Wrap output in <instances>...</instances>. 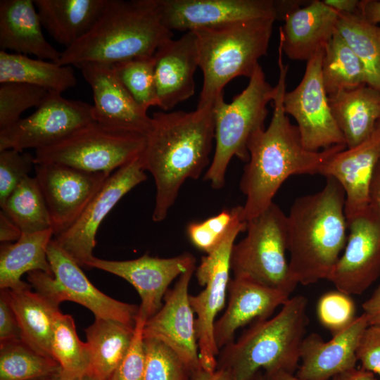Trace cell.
Returning a JSON list of instances; mask_svg holds the SVG:
<instances>
[{
	"instance_id": "1",
	"label": "cell",
	"mask_w": 380,
	"mask_h": 380,
	"mask_svg": "<svg viewBox=\"0 0 380 380\" xmlns=\"http://www.w3.org/2000/svg\"><path fill=\"white\" fill-rule=\"evenodd\" d=\"M278 51L279 74L272 119L266 129L256 130L248 139L249 159L239 182L240 190L246 196L241 213L244 222L264 212L290 176L319 174L333 155L347 148L345 144L336 145L316 152L305 148L297 126L291 123L284 110L288 66L284 64L281 48Z\"/></svg>"
},
{
	"instance_id": "2",
	"label": "cell",
	"mask_w": 380,
	"mask_h": 380,
	"mask_svg": "<svg viewBox=\"0 0 380 380\" xmlns=\"http://www.w3.org/2000/svg\"><path fill=\"white\" fill-rule=\"evenodd\" d=\"M141 155L152 175L155 205L152 220L162 222L188 179H197L210 163L215 140L214 104L191 112H156Z\"/></svg>"
},
{
	"instance_id": "3",
	"label": "cell",
	"mask_w": 380,
	"mask_h": 380,
	"mask_svg": "<svg viewBox=\"0 0 380 380\" xmlns=\"http://www.w3.org/2000/svg\"><path fill=\"white\" fill-rule=\"evenodd\" d=\"M326 178L320 191L296 198L287 215L289 265L297 284L327 280L346 243L345 193Z\"/></svg>"
},
{
	"instance_id": "4",
	"label": "cell",
	"mask_w": 380,
	"mask_h": 380,
	"mask_svg": "<svg viewBox=\"0 0 380 380\" xmlns=\"http://www.w3.org/2000/svg\"><path fill=\"white\" fill-rule=\"evenodd\" d=\"M173 32L162 23L158 0H108L89 32L65 49L56 63L115 64L152 56Z\"/></svg>"
},
{
	"instance_id": "5",
	"label": "cell",
	"mask_w": 380,
	"mask_h": 380,
	"mask_svg": "<svg viewBox=\"0 0 380 380\" xmlns=\"http://www.w3.org/2000/svg\"><path fill=\"white\" fill-rule=\"evenodd\" d=\"M307 305L306 297L297 295L274 317L254 322L236 341L220 350L216 369L226 371L230 380H251L260 371L294 374L308 324Z\"/></svg>"
},
{
	"instance_id": "6",
	"label": "cell",
	"mask_w": 380,
	"mask_h": 380,
	"mask_svg": "<svg viewBox=\"0 0 380 380\" xmlns=\"http://www.w3.org/2000/svg\"><path fill=\"white\" fill-rule=\"evenodd\" d=\"M275 20L250 19L193 31L203 76L197 107L213 105L233 79L253 75L267 53Z\"/></svg>"
},
{
	"instance_id": "7",
	"label": "cell",
	"mask_w": 380,
	"mask_h": 380,
	"mask_svg": "<svg viewBox=\"0 0 380 380\" xmlns=\"http://www.w3.org/2000/svg\"><path fill=\"white\" fill-rule=\"evenodd\" d=\"M276 87L266 80L259 65L249 78L246 87L227 103L224 95L214 103L215 151L203 179L214 189H221L225 184V175L233 157L248 162V139L254 132L265 128L267 106L272 101Z\"/></svg>"
},
{
	"instance_id": "8",
	"label": "cell",
	"mask_w": 380,
	"mask_h": 380,
	"mask_svg": "<svg viewBox=\"0 0 380 380\" xmlns=\"http://www.w3.org/2000/svg\"><path fill=\"white\" fill-rule=\"evenodd\" d=\"M246 235L234 243L231 270L247 279L291 295L296 286L291 277L287 251V215L275 203L247 222Z\"/></svg>"
},
{
	"instance_id": "9",
	"label": "cell",
	"mask_w": 380,
	"mask_h": 380,
	"mask_svg": "<svg viewBox=\"0 0 380 380\" xmlns=\"http://www.w3.org/2000/svg\"><path fill=\"white\" fill-rule=\"evenodd\" d=\"M146 136L93 121L63 140L35 150V164L55 163L111 175L143 153Z\"/></svg>"
},
{
	"instance_id": "10",
	"label": "cell",
	"mask_w": 380,
	"mask_h": 380,
	"mask_svg": "<svg viewBox=\"0 0 380 380\" xmlns=\"http://www.w3.org/2000/svg\"><path fill=\"white\" fill-rule=\"evenodd\" d=\"M47 258L53 275L42 271L27 273L31 287L59 308L64 300L79 303L91 310L95 318L114 319L134 326L139 311L135 305L117 300L96 289L80 266L52 239L47 248Z\"/></svg>"
},
{
	"instance_id": "11",
	"label": "cell",
	"mask_w": 380,
	"mask_h": 380,
	"mask_svg": "<svg viewBox=\"0 0 380 380\" xmlns=\"http://www.w3.org/2000/svg\"><path fill=\"white\" fill-rule=\"evenodd\" d=\"M247 222L239 219L221 243L203 256L196 268V277L201 286L199 293L190 295L189 301L194 314L199 359L201 368L214 372L220 350L214 337L217 315L224 307L230 281V260L234 241L239 233L245 232Z\"/></svg>"
},
{
	"instance_id": "12",
	"label": "cell",
	"mask_w": 380,
	"mask_h": 380,
	"mask_svg": "<svg viewBox=\"0 0 380 380\" xmlns=\"http://www.w3.org/2000/svg\"><path fill=\"white\" fill-rule=\"evenodd\" d=\"M324 49L318 50L307 61L300 83L292 91H286L284 96L285 112L296 121L303 146L314 152L336 145H346L332 114L323 83Z\"/></svg>"
},
{
	"instance_id": "13",
	"label": "cell",
	"mask_w": 380,
	"mask_h": 380,
	"mask_svg": "<svg viewBox=\"0 0 380 380\" xmlns=\"http://www.w3.org/2000/svg\"><path fill=\"white\" fill-rule=\"evenodd\" d=\"M93 121L92 105L49 92L32 114L0 129V151L48 147Z\"/></svg>"
},
{
	"instance_id": "14",
	"label": "cell",
	"mask_w": 380,
	"mask_h": 380,
	"mask_svg": "<svg viewBox=\"0 0 380 380\" xmlns=\"http://www.w3.org/2000/svg\"><path fill=\"white\" fill-rule=\"evenodd\" d=\"M34 169L54 236L68 230L79 219L110 175L55 163L36 164Z\"/></svg>"
},
{
	"instance_id": "15",
	"label": "cell",
	"mask_w": 380,
	"mask_h": 380,
	"mask_svg": "<svg viewBox=\"0 0 380 380\" xmlns=\"http://www.w3.org/2000/svg\"><path fill=\"white\" fill-rule=\"evenodd\" d=\"M147 178L141 156L113 172L79 219L54 240L80 266L87 267L94 257L97 230L117 203Z\"/></svg>"
},
{
	"instance_id": "16",
	"label": "cell",
	"mask_w": 380,
	"mask_h": 380,
	"mask_svg": "<svg viewBox=\"0 0 380 380\" xmlns=\"http://www.w3.org/2000/svg\"><path fill=\"white\" fill-rule=\"evenodd\" d=\"M347 223L343 252L327 280L340 291L360 295L380 276V219L369 205Z\"/></svg>"
},
{
	"instance_id": "17",
	"label": "cell",
	"mask_w": 380,
	"mask_h": 380,
	"mask_svg": "<svg viewBox=\"0 0 380 380\" xmlns=\"http://www.w3.org/2000/svg\"><path fill=\"white\" fill-rule=\"evenodd\" d=\"M196 267L179 277L166 292L160 309L146 320L144 338L158 339L170 348L193 376L201 366L194 312L189 301V287Z\"/></svg>"
},
{
	"instance_id": "18",
	"label": "cell",
	"mask_w": 380,
	"mask_h": 380,
	"mask_svg": "<svg viewBox=\"0 0 380 380\" xmlns=\"http://www.w3.org/2000/svg\"><path fill=\"white\" fill-rule=\"evenodd\" d=\"M195 267L196 258L189 253L171 258L153 257L146 253L123 261L94 257L88 264V268L108 272L130 283L141 298L139 313L146 319L160 309L172 281Z\"/></svg>"
},
{
	"instance_id": "19",
	"label": "cell",
	"mask_w": 380,
	"mask_h": 380,
	"mask_svg": "<svg viewBox=\"0 0 380 380\" xmlns=\"http://www.w3.org/2000/svg\"><path fill=\"white\" fill-rule=\"evenodd\" d=\"M160 19L169 30L201 28L255 18L279 19L274 0H158Z\"/></svg>"
},
{
	"instance_id": "20",
	"label": "cell",
	"mask_w": 380,
	"mask_h": 380,
	"mask_svg": "<svg viewBox=\"0 0 380 380\" xmlns=\"http://www.w3.org/2000/svg\"><path fill=\"white\" fill-rule=\"evenodd\" d=\"M76 67L92 90L96 122L146 137L151 129L152 118L120 82L112 64L87 63Z\"/></svg>"
},
{
	"instance_id": "21",
	"label": "cell",
	"mask_w": 380,
	"mask_h": 380,
	"mask_svg": "<svg viewBox=\"0 0 380 380\" xmlns=\"http://www.w3.org/2000/svg\"><path fill=\"white\" fill-rule=\"evenodd\" d=\"M380 161V122L361 144L333 155L319 175L335 179L345 193L347 222L369 208V190L375 168Z\"/></svg>"
},
{
	"instance_id": "22",
	"label": "cell",
	"mask_w": 380,
	"mask_h": 380,
	"mask_svg": "<svg viewBox=\"0 0 380 380\" xmlns=\"http://www.w3.org/2000/svg\"><path fill=\"white\" fill-rule=\"evenodd\" d=\"M158 106L168 111L195 92L198 64L197 39L193 31L163 43L153 54Z\"/></svg>"
},
{
	"instance_id": "23",
	"label": "cell",
	"mask_w": 380,
	"mask_h": 380,
	"mask_svg": "<svg viewBox=\"0 0 380 380\" xmlns=\"http://www.w3.org/2000/svg\"><path fill=\"white\" fill-rule=\"evenodd\" d=\"M368 326L367 317L362 313L328 341L316 333L305 336L296 376L303 380H331L355 368L358 342Z\"/></svg>"
},
{
	"instance_id": "24",
	"label": "cell",
	"mask_w": 380,
	"mask_h": 380,
	"mask_svg": "<svg viewBox=\"0 0 380 380\" xmlns=\"http://www.w3.org/2000/svg\"><path fill=\"white\" fill-rule=\"evenodd\" d=\"M227 292V308L214 327L215 341L219 350L234 341L238 329L253 321L270 318L291 296L281 290L234 277L230 279Z\"/></svg>"
},
{
	"instance_id": "25",
	"label": "cell",
	"mask_w": 380,
	"mask_h": 380,
	"mask_svg": "<svg viewBox=\"0 0 380 380\" xmlns=\"http://www.w3.org/2000/svg\"><path fill=\"white\" fill-rule=\"evenodd\" d=\"M339 13L323 1H310L286 12L279 29V45L291 60L308 61L324 48L336 31Z\"/></svg>"
},
{
	"instance_id": "26",
	"label": "cell",
	"mask_w": 380,
	"mask_h": 380,
	"mask_svg": "<svg viewBox=\"0 0 380 380\" xmlns=\"http://www.w3.org/2000/svg\"><path fill=\"white\" fill-rule=\"evenodd\" d=\"M0 49L56 63L61 53L45 39L32 0L0 1Z\"/></svg>"
},
{
	"instance_id": "27",
	"label": "cell",
	"mask_w": 380,
	"mask_h": 380,
	"mask_svg": "<svg viewBox=\"0 0 380 380\" xmlns=\"http://www.w3.org/2000/svg\"><path fill=\"white\" fill-rule=\"evenodd\" d=\"M108 0H34L42 27L68 49L94 25Z\"/></svg>"
},
{
	"instance_id": "28",
	"label": "cell",
	"mask_w": 380,
	"mask_h": 380,
	"mask_svg": "<svg viewBox=\"0 0 380 380\" xmlns=\"http://www.w3.org/2000/svg\"><path fill=\"white\" fill-rule=\"evenodd\" d=\"M329 101L348 148L367 139L380 120V89L367 84L330 95Z\"/></svg>"
},
{
	"instance_id": "29",
	"label": "cell",
	"mask_w": 380,
	"mask_h": 380,
	"mask_svg": "<svg viewBox=\"0 0 380 380\" xmlns=\"http://www.w3.org/2000/svg\"><path fill=\"white\" fill-rule=\"evenodd\" d=\"M52 230L23 233L14 243H1L0 248V289L18 291L32 288L21 279L25 273L42 271L53 275L47 248Z\"/></svg>"
},
{
	"instance_id": "30",
	"label": "cell",
	"mask_w": 380,
	"mask_h": 380,
	"mask_svg": "<svg viewBox=\"0 0 380 380\" xmlns=\"http://www.w3.org/2000/svg\"><path fill=\"white\" fill-rule=\"evenodd\" d=\"M134 327L114 319L95 318L85 329L91 374L99 380H110L129 348Z\"/></svg>"
},
{
	"instance_id": "31",
	"label": "cell",
	"mask_w": 380,
	"mask_h": 380,
	"mask_svg": "<svg viewBox=\"0 0 380 380\" xmlns=\"http://www.w3.org/2000/svg\"><path fill=\"white\" fill-rule=\"evenodd\" d=\"M31 289L6 290L20 326L22 341L37 353L52 358L53 324L60 310Z\"/></svg>"
},
{
	"instance_id": "32",
	"label": "cell",
	"mask_w": 380,
	"mask_h": 380,
	"mask_svg": "<svg viewBox=\"0 0 380 380\" xmlns=\"http://www.w3.org/2000/svg\"><path fill=\"white\" fill-rule=\"evenodd\" d=\"M20 82L61 94L77 84L71 65L0 51V84Z\"/></svg>"
},
{
	"instance_id": "33",
	"label": "cell",
	"mask_w": 380,
	"mask_h": 380,
	"mask_svg": "<svg viewBox=\"0 0 380 380\" xmlns=\"http://www.w3.org/2000/svg\"><path fill=\"white\" fill-rule=\"evenodd\" d=\"M336 31L362 62L367 84L380 89V26L360 13H339Z\"/></svg>"
},
{
	"instance_id": "34",
	"label": "cell",
	"mask_w": 380,
	"mask_h": 380,
	"mask_svg": "<svg viewBox=\"0 0 380 380\" xmlns=\"http://www.w3.org/2000/svg\"><path fill=\"white\" fill-rule=\"evenodd\" d=\"M322 75L328 96L367 84L362 62L337 31L324 46Z\"/></svg>"
},
{
	"instance_id": "35",
	"label": "cell",
	"mask_w": 380,
	"mask_h": 380,
	"mask_svg": "<svg viewBox=\"0 0 380 380\" xmlns=\"http://www.w3.org/2000/svg\"><path fill=\"white\" fill-rule=\"evenodd\" d=\"M1 208L22 233L51 229L48 208L35 177H25Z\"/></svg>"
},
{
	"instance_id": "36",
	"label": "cell",
	"mask_w": 380,
	"mask_h": 380,
	"mask_svg": "<svg viewBox=\"0 0 380 380\" xmlns=\"http://www.w3.org/2000/svg\"><path fill=\"white\" fill-rule=\"evenodd\" d=\"M61 367L23 341L0 343V380H34L56 374Z\"/></svg>"
},
{
	"instance_id": "37",
	"label": "cell",
	"mask_w": 380,
	"mask_h": 380,
	"mask_svg": "<svg viewBox=\"0 0 380 380\" xmlns=\"http://www.w3.org/2000/svg\"><path fill=\"white\" fill-rule=\"evenodd\" d=\"M51 353L65 372L79 374L89 370V346L80 340L73 318L61 311L56 313L54 319Z\"/></svg>"
},
{
	"instance_id": "38",
	"label": "cell",
	"mask_w": 380,
	"mask_h": 380,
	"mask_svg": "<svg viewBox=\"0 0 380 380\" xmlns=\"http://www.w3.org/2000/svg\"><path fill=\"white\" fill-rule=\"evenodd\" d=\"M112 65L115 75L139 106L146 110L151 106H158L153 56Z\"/></svg>"
},
{
	"instance_id": "39",
	"label": "cell",
	"mask_w": 380,
	"mask_h": 380,
	"mask_svg": "<svg viewBox=\"0 0 380 380\" xmlns=\"http://www.w3.org/2000/svg\"><path fill=\"white\" fill-rule=\"evenodd\" d=\"M50 91L29 84L6 82L0 85V129L6 128L21 119L26 110L38 108Z\"/></svg>"
},
{
	"instance_id": "40",
	"label": "cell",
	"mask_w": 380,
	"mask_h": 380,
	"mask_svg": "<svg viewBox=\"0 0 380 380\" xmlns=\"http://www.w3.org/2000/svg\"><path fill=\"white\" fill-rule=\"evenodd\" d=\"M146 355L144 380H187L191 372L179 357L162 341L144 338Z\"/></svg>"
},
{
	"instance_id": "41",
	"label": "cell",
	"mask_w": 380,
	"mask_h": 380,
	"mask_svg": "<svg viewBox=\"0 0 380 380\" xmlns=\"http://www.w3.org/2000/svg\"><path fill=\"white\" fill-rule=\"evenodd\" d=\"M241 206L223 210L203 221L190 222L186 233L190 242L198 250L210 253L227 236L235 222L241 219Z\"/></svg>"
},
{
	"instance_id": "42",
	"label": "cell",
	"mask_w": 380,
	"mask_h": 380,
	"mask_svg": "<svg viewBox=\"0 0 380 380\" xmlns=\"http://www.w3.org/2000/svg\"><path fill=\"white\" fill-rule=\"evenodd\" d=\"M316 312L319 323L332 336L346 329L357 317L355 303L351 296L337 289L321 296Z\"/></svg>"
},
{
	"instance_id": "43",
	"label": "cell",
	"mask_w": 380,
	"mask_h": 380,
	"mask_svg": "<svg viewBox=\"0 0 380 380\" xmlns=\"http://www.w3.org/2000/svg\"><path fill=\"white\" fill-rule=\"evenodd\" d=\"M34 156L15 149L0 151V205L35 167Z\"/></svg>"
},
{
	"instance_id": "44",
	"label": "cell",
	"mask_w": 380,
	"mask_h": 380,
	"mask_svg": "<svg viewBox=\"0 0 380 380\" xmlns=\"http://www.w3.org/2000/svg\"><path fill=\"white\" fill-rule=\"evenodd\" d=\"M146 320L138 311L131 345L110 380H144L146 355L143 329Z\"/></svg>"
},
{
	"instance_id": "45",
	"label": "cell",
	"mask_w": 380,
	"mask_h": 380,
	"mask_svg": "<svg viewBox=\"0 0 380 380\" xmlns=\"http://www.w3.org/2000/svg\"><path fill=\"white\" fill-rule=\"evenodd\" d=\"M361 367L380 376V325H369L363 331L356 350Z\"/></svg>"
},
{
	"instance_id": "46",
	"label": "cell",
	"mask_w": 380,
	"mask_h": 380,
	"mask_svg": "<svg viewBox=\"0 0 380 380\" xmlns=\"http://www.w3.org/2000/svg\"><path fill=\"white\" fill-rule=\"evenodd\" d=\"M22 341L16 315L12 308L6 289L0 293V343Z\"/></svg>"
},
{
	"instance_id": "47",
	"label": "cell",
	"mask_w": 380,
	"mask_h": 380,
	"mask_svg": "<svg viewBox=\"0 0 380 380\" xmlns=\"http://www.w3.org/2000/svg\"><path fill=\"white\" fill-rule=\"evenodd\" d=\"M17 224L3 211L0 212V241L1 243L16 241L22 235Z\"/></svg>"
},
{
	"instance_id": "48",
	"label": "cell",
	"mask_w": 380,
	"mask_h": 380,
	"mask_svg": "<svg viewBox=\"0 0 380 380\" xmlns=\"http://www.w3.org/2000/svg\"><path fill=\"white\" fill-rule=\"evenodd\" d=\"M364 314L367 316L369 325H380V284L372 295L362 303Z\"/></svg>"
},
{
	"instance_id": "49",
	"label": "cell",
	"mask_w": 380,
	"mask_h": 380,
	"mask_svg": "<svg viewBox=\"0 0 380 380\" xmlns=\"http://www.w3.org/2000/svg\"><path fill=\"white\" fill-rule=\"evenodd\" d=\"M360 13L373 24L380 23V1L363 0L360 3Z\"/></svg>"
},
{
	"instance_id": "50",
	"label": "cell",
	"mask_w": 380,
	"mask_h": 380,
	"mask_svg": "<svg viewBox=\"0 0 380 380\" xmlns=\"http://www.w3.org/2000/svg\"><path fill=\"white\" fill-rule=\"evenodd\" d=\"M369 205L380 219V161L375 168L370 186Z\"/></svg>"
},
{
	"instance_id": "51",
	"label": "cell",
	"mask_w": 380,
	"mask_h": 380,
	"mask_svg": "<svg viewBox=\"0 0 380 380\" xmlns=\"http://www.w3.org/2000/svg\"><path fill=\"white\" fill-rule=\"evenodd\" d=\"M323 2L339 13H360L358 0H323Z\"/></svg>"
},
{
	"instance_id": "52",
	"label": "cell",
	"mask_w": 380,
	"mask_h": 380,
	"mask_svg": "<svg viewBox=\"0 0 380 380\" xmlns=\"http://www.w3.org/2000/svg\"><path fill=\"white\" fill-rule=\"evenodd\" d=\"M333 380H377L374 374L361 368H353L332 379Z\"/></svg>"
},
{
	"instance_id": "53",
	"label": "cell",
	"mask_w": 380,
	"mask_h": 380,
	"mask_svg": "<svg viewBox=\"0 0 380 380\" xmlns=\"http://www.w3.org/2000/svg\"><path fill=\"white\" fill-rule=\"evenodd\" d=\"M192 377L194 380H230L228 373L222 369L208 372L201 369Z\"/></svg>"
},
{
	"instance_id": "54",
	"label": "cell",
	"mask_w": 380,
	"mask_h": 380,
	"mask_svg": "<svg viewBox=\"0 0 380 380\" xmlns=\"http://www.w3.org/2000/svg\"><path fill=\"white\" fill-rule=\"evenodd\" d=\"M56 380H99L89 371L79 374H70L61 369L56 375Z\"/></svg>"
},
{
	"instance_id": "55",
	"label": "cell",
	"mask_w": 380,
	"mask_h": 380,
	"mask_svg": "<svg viewBox=\"0 0 380 380\" xmlns=\"http://www.w3.org/2000/svg\"><path fill=\"white\" fill-rule=\"evenodd\" d=\"M265 374L268 379V380H303L293 375V374H291L284 371H279L272 374Z\"/></svg>"
},
{
	"instance_id": "56",
	"label": "cell",
	"mask_w": 380,
	"mask_h": 380,
	"mask_svg": "<svg viewBox=\"0 0 380 380\" xmlns=\"http://www.w3.org/2000/svg\"><path fill=\"white\" fill-rule=\"evenodd\" d=\"M251 380H268V379L262 371H260Z\"/></svg>"
},
{
	"instance_id": "57",
	"label": "cell",
	"mask_w": 380,
	"mask_h": 380,
	"mask_svg": "<svg viewBox=\"0 0 380 380\" xmlns=\"http://www.w3.org/2000/svg\"><path fill=\"white\" fill-rule=\"evenodd\" d=\"M58 373V372H57ZM56 373V374H57ZM56 374L53 375V376H47V377H44V378H40V379H34V380H56Z\"/></svg>"
},
{
	"instance_id": "58",
	"label": "cell",
	"mask_w": 380,
	"mask_h": 380,
	"mask_svg": "<svg viewBox=\"0 0 380 380\" xmlns=\"http://www.w3.org/2000/svg\"><path fill=\"white\" fill-rule=\"evenodd\" d=\"M187 380H194V379H193V377H191L190 379H189Z\"/></svg>"
},
{
	"instance_id": "59",
	"label": "cell",
	"mask_w": 380,
	"mask_h": 380,
	"mask_svg": "<svg viewBox=\"0 0 380 380\" xmlns=\"http://www.w3.org/2000/svg\"><path fill=\"white\" fill-rule=\"evenodd\" d=\"M379 122H380V120H379Z\"/></svg>"
}]
</instances>
